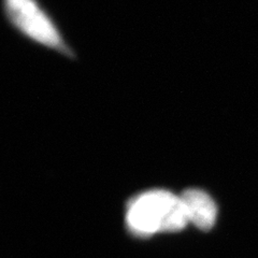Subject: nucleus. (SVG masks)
Listing matches in <instances>:
<instances>
[{"instance_id": "7ed1b4c3", "label": "nucleus", "mask_w": 258, "mask_h": 258, "mask_svg": "<svg viewBox=\"0 0 258 258\" xmlns=\"http://www.w3.org/2000/svg\"><path fill=\"white\" fill-rule=\"evenodd\" d=\"M180 197L189 223L205 231L213 227L216 222L217 207L209 194L201 189L190 188L184 190Z\"/></svg>"}, {"instance_id": "f257e3e1", "label": "nucleus", "mask_w": 258, "mask_h": 258, "mask_svg": "<svg viewBox=\"0 0 258 258\" xmlns=\"http://www.w3.org/2000/svg\"><path fill=\"white\" fill-rule=\"evenodd\" d=\"M126 222L132 232L144 237L179 231L189 223L181 197L163 189L145 191L132 199Z\"/></svg>"}, {"instance_id": "f03ea898", "label": "nucleus", "mask_w": 258, "mask_h": 258, "mask_svg": "<svg viewBox=\"0 0 258 258\" xmlns=\"http://www.w3.org/2000/svg\"><path fill=\"white\" fill-rule=\"evenodd\" d=\"M5 10L11 23L24 35L63 51L64 44L57 28L36 0H5Z\"/></svg>"}]
</instances>
